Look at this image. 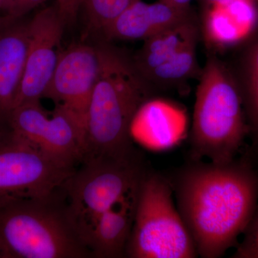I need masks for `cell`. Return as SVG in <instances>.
I'll use <instances>...</instances> for the list:
<instances>
[{
	"instance_id": "30bf717a",
	"label": "cell",
	"mask_w": 258,
	"mask_h": 258,
	"mask_svg": "<svg viewBox=\"0 0 258 258\" xmlns=\"http://www.w3.org/2000/svg\"><path fill=\"white\" fill-rule=\"evenodd\" d=\"M99 66L97 45H70L60 51L55 72L44 96L74 116L84 131Z\"/></svg>"
},
{
	"instance_id": "5b68a950",
	"label": "cell",
	"mask_w": 258,
	"mask_h": 258,
	"mask_svg": "<svg viewBox=\"0 0 258 258\" xmlns=\"http://www.w3.org/2000/svg\"><path fill=\"white\" fill-rule=\"evenodd\" d=\"M169 179L147 169L137 189L125 257H198L192 237L174 203Z\"/></svg>"
},
{
	"instance_id": "603a6c76",
	"label": "cell",
	"mask_w": 258,
	"mask_h": 258,
	"mask_svg": "<svg viewBox=\"0 0 258 258\" xmlns=\"http://www.w3.org/2000/svg\"><path fill=\"white\" fill-rule=\"evenodd\" d=\"M45 0H27V5H28V12L35 9L37 7L40 6Z\"/></svg>"
},
{
	"instance_id": "7c38bea8",
	"label": "cell",
	"mask_w": 258,
	"mask_h": 258,
	"mask_svg": "<svg viewBox=\"0 0 258 258\" xmlns=\"http://www.w3.org/2000/svg\"><path fill=\"white\" fill-rule=\"evenodd\" d=\"M258 26L253 0H232L205 8L200 31L212 50L235 47L245 41Z\"/></svg>"
},
{
	"instance_id": "44dd1931",
	"label": "cell",
	"mask_w": 258,
	"mask_h": 258,
	"mask_svg": "<svg viewBox=\"0 0 258 258\" xmlns=\"http://www.w3.org/2000/svg\"><path fill=\"white\" fill-rule=\"evenodd\" d=\"M169 3V5H173L176 8H181V9H187L189 8V4L191 0H162Z\"/></svg>"
},
{
	"instance_id": "ac0fdd59",
	"label": "cell",
	"mask_w": 258,
	"mask_h": 258,
	"mask_svg": "<svg viewBox=\"0 0 258 258\" xmlns=\"http://www.w3.org/2000/svg\"><path fill=\"white\" fill-rule=\"evenodd\" d=\"M243 234V240L237 245L232 257L258 258V203Z\"/></svg>"
},
{
	"instance_id": "5bb4252c",
	"label": "cell",
	"mask_w": 258,
	"mask_h": 258,
	"mask_svg": "<svg viewBox=\"0 0 258 258\" xmlns=\"http://www.w3.org/2000/svg\"><path fill=\"white\" fill-rule=\"evenodd\" d=\"M139 183L119 203L102 214L88 232L86 244L91 257H125Z\"/></svg>"
},
{
	"instance_id": "2e32d148",
	"label": "cell",
	"mask_w": 258,
	"mask_h": 258,
	"mask_svg": "<svg viewBox=\"0 0 258 258\" xmlns=\"http://www.w3.org/2000/svg\"><path fill=\"white\" fill-rule=\"evenodd\" d=\"M227 63L238 85L252 151L258 156V72L235 59Z\"/></svg>"
},
{
	"instance_id": "7a4b0ae2",
	"label": "cell",
	"mask_w": 258,
	"mask_h": 258,
	"mask_svg": "<svg viewBox=\"0 0 258 258\" xmlns=\"http://www.w3.org/2000/svg\"><path fill=\"white\" fill-rule=\"evenodd\" d=\"M96 45L99 72L86 117L82 163L137 157L131 133L132 121L141 106L155 97L157 91L141 76L132 57L105 39Z\"/></svg>"
},
{
	"instance_id": "ffe728a7",
	"label": "cell",
	"mask_w": 258,
	"mask_h": 258,
	"mask_svg": "<svg viewBox=\"0 0 258 258\" xmlns=\"http://www.w3.org/2000/svg\"><path fill=\"white\" fill-rule=\"evenodd\" d=\"M56 7L66 25L74 23L82 7V0H56Z\"/></svg>"
},
{
	"instance_id": "d4e9b609",
	"label": "cell",
	"mask_w": 258,
	"mask_h": 258,
	"mask_svg": "<svg viewBox=\"0 0 258 258\" xmlns=\"http://www.w3.org/2000/svg\"><path fill=\"white\" fill-rule=\"evenodd\" d=\"M0 258H1V254H0Z\"/></svg>"
},
{
	"instance_id": "6da1fadb",
	"label": "cell",
	"mask_w": 258,
	"mask_h": 258,
	"mask_svg": "<svg viewBox=\"0 0 258 258\" xmlns=\"http://www.w3.org/2000/svg\"><path fill=\"white\" fill-rule=\"evenodd\" d=\"M169 181L198 256L221 257L243 233L257 205L258 172L252 161L191 159Z\"/></svg>"
},
{
	"instance_id": "277c9868",
	"label": "cell",
	"mask_w": 258,
	"mask_h": 258,
	"mask_svg": "<svg viewBox=\"0 0 258 258\" xmlns=\"http://www.w3.org/2000/svg\"><path fill=\"white\" fill-rule=\"evenodd\" d=\"M190 157L226 164L235 159L249 131L238 85L227 62L210 52L199 76Z\"/></svg>"
},
{
	"instance_id": "9c48e42d",
	"label": "cell",
	"mask_w": 258,
	"mask_h": 258,
	"mask_svg": "<svg viewBox=\"0 0 258 258\" xmlns=\"http://www.w3.org/2000/svg\"><path fill=\"white\" fill-rule=\"evenodd\" d=\"M66 25L56 6L40 10L29 21L26 60L14 109L44 98L58 61Z\"/></svg>"
},
{
	"instance_id": "4fadbf2b",
	"label": "cell",
	"mask_w": 258,
	"mask_h": 258,
	"mask_svg": "<svg viewBox=\"0 0 258 258\" xmlns=\"http://www.w3.org/2000/svg\"><path fill=\"white\" fill-rule=\"evenodd\" d=\"M191 8L181 9L162 0L154 3L137 0L103 29L105 40H145L189 18Z\"/></svg>"
},
{
	"instance_id": "cb8c5ba5",
	"label": "cell",
	"mask_w": 258,
	"mask_h": 258,
	"mask_svg": "<svg viewBox=\"0 0 258 258\" xmlns=\"http://www.w3.org/2000/svg\"><path fill=\"white\" fill-rule=\"evenodd\" d=\"M8 0H0V20L5 16Z\"/></svg>"
},
{
	"instance_id": "52a82bcc",
	"label": "cell",
	"mask_w": 258,
	"mask_h": 258,
	"mask_svg": "<svg viewBox=\"0 0 258 258\" xmlns=\"http://www.w3.org/2000/svg\"><path fill=\"white\" fill-rule=\"evenodd\" d=\"M75 170L57 164L10 127L0 129V203L47 196Z\"/></svg>"
},
{
	"instance_id": "e0dca14e",
	"label": "cell",
	"mask_w": 258,
	"mask_h": 258,
	"mask_svg": "<svg viewBox=\"0 0 258 258\" xmlns=\"http://www.w3.org/2000/svg\"><path fill=\"white\" fill-rule=\"evenodd\" d=\"M137 0H82L90 28L102 32Z\"/></svg>"
},
{
	"instance_id": "7402d4cb",
	"label": "cell",
	"mask_w": 258,
	"mask_h": 258,
	"mask_svg": "<svg viewBox=\"0 0 258 258\" xmlns=\"http://www.w3.org/2000/svg\"><path fill=\"white\" fill-rule=\"evenodd\" d=\"M231 1L232 0H202V3H203L205 8L212 5L226 4Z\"/></svg>"
},
{
	"instance_id": "3957f363",
	"label": "cell",
	"mask_w": 258,
	"mask_h": 258,
	"mask_svg": "<svg viewBox=\"0 0 258 258\" xmlns=\"http://www.w3.org/2000/svg\"><path fill=\"white\" fill-rule=\"evenodd\" d=\"M1 258H86L63 187L47 196L0 203Z\"/></svg>"
},
{
	"instance_id": "8fae6325",
	"label": "cell",
	"mask_w": 258,
	"mask_h": 258,
	"mask_svg": "<svg viewBox=\"0 0 258 258\" xmlns=\"http://www.w3.org/2000/svg\"><path fill=\"white\" fill-rule=\"evenodd\" d=\"M29 21L5 17L0 20V129L10 126L23 80L29 40Z\"/></svg>"
},
{
	"instance_id": "ba28073f",
	"label": "cell",
	"mask_w": 258,
	"mask_h": 258,
	"mask_svg": "<svg viewBox=\"0 0 258 258\" xmlns=\"http://www.w3.org/2000/svg\"><path fill=\"white\" fill-rule=\"evenodd\" d=\"M10 127L47 157L68 169L76 170L83 161L85 131L74 116L55 106L51 113L40 101L16 107Z\"/></svg>"
},
{
	"instance_id": "9a60e30c",
	"label": "cell",
	"mask_w": 258,
	"mask_h": 258,
	"mask_svg": "<svg viewBox=\"0 0 258 258\" xmlns=\"http://www.w3.org/2000/svg\"><path fill=\"white\" fill-rule=\"evenodd\" d=\"M200 36V25L194 14L144 40L142 47L132 57L134 66L146 79L154 69L175 59L186 47L198 45Z\"/></svg>"
},
{
	"instance_id": "8992f818",
	"label": "cell",
	"mask_w": 258,
	"mask_h": 258,
	"mask_svg": "<svg viewBox=\"0 0 258 258\" xmlns=\"http://www.w3.org/2000/svg\"><path fill=\"white\" fill-rule=\"evenodd\" d=\"M146 168L140 157L86 161L64 184L70 213L86 237L102 214L114 207L138 184Z\"/></svg>"
},
{
	"instance_id": "d6986e66",
	"label": "cell",
	"mask_w": 258,
	"mask_h": 258,
	"mask_svg": "<svg viewBox=\"0 0 258 258\" xmlns=\"http://www.w3.org/2000/svg\"><path fill=\"white\" fill-rule=\"evenodd\" d=\"M235 47L237 50L232 58L258 72V26L245 41Z\"/></svg>"
}]
</instances>
